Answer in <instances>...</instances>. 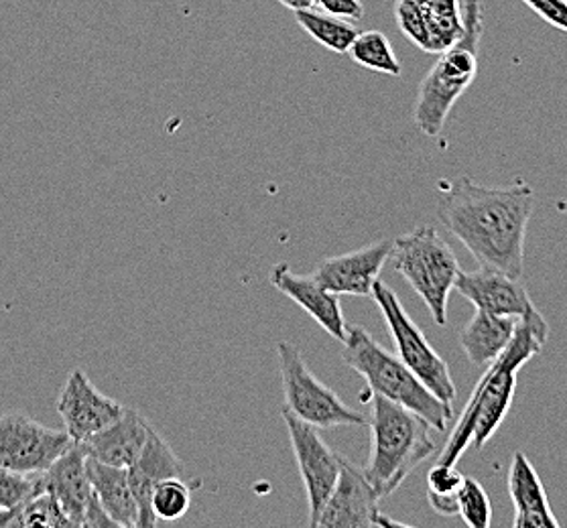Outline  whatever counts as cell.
<instances>
[{
  "mask_svg": "<svg viewBox=\"0 0 567 528\" xmlns=\"http://www.w3.org/2000/svg\"><path fill=\"white\" fill-rule=\"evenodd\" d=\"M533 208L535 191L525 182L488 187L462 175L445 187L437 216L481 267L523 279Z\"/></svg>",
  "mask_w": 567,
  "mask_h": 528,
  "instance_id": "cell-1",
  "label": "cell"
},
{
  "mask_svg": "<svg viewBox=\"0 0 567 528\" xmlns=\"http://www.w3.org/2000/svg\"><path fill=\"white\" fill-rule=\"evenodd\" d=\"M72 445L65 431L45 427L27 413L13 411L0 417V467L41 474Z\"/></svg>",
  "mask_w": 567,
  "mask_h": 528,
  "instance_id": "cell-10",
  "label": "cell"
},
{
  "mask_svg": "<svg viewBox=\"0 0 567 528\" xmlns=\"http://www.w3.org/2000/svg\"><path fill=\"white\" fill-rule=\"evenodd\" d=\"M189 506H192V488L182 478L163 479L151 498V510L159 522H173L184 518Z\"/></svg>",
  "mask_w": 567,
  "mask_h": 528,
  "instance_id": "cell-27",
  "label": "cell"
},
{
  "mask_svg": "<svg viewBox=\"0 0 567 528\" xmlns=\"http://www.w3.org/2000/svg\"><path fill=\"white\" fill-rule=\"evenodd\" d=\"M55 408L62 417L63 431L74 443H86L92 435L123 417L126 406L100 393L84 370H72L63 382Z\"/></svg>",
  "mask_w": 567,
  "mask_h": 528,
  "instance_id": "cell-13",
  "label": "cell"
},
{
  "mask_svg": "<svg viewBox=\"0 0 567 528\" xmlns=\"http://www.w3.org/2000/svg\"><path fill=\"white\" fill-rule=\"evenodd\" d=\"M372 299L381 309L384 321L391 330L395 342L396 356L420 379L437 398L447 405L456 401V382L452 379L450 366L444 358L435 352L420 325L409 318L408 311L401 306L395 291L381 279L372 287Z\"/></svg>",
  "mask_w": 567,
  "mask_h": 528,
  "instance_id": "cell-8",
  "label": "cell"
},
{
  "mask_svg": "<svg viewBox=\"0 0 567 528\" xmlns=\"http://www.w3.org/2000/svg\"><path fill=\"white\" fill-rule=\"evenodd\" d=\"M284 381L285 408L318 429L369 427V418L346 405L332 389L309 370L306 358L291 342L277 344Z\"/></svg>",
  "mask_w": 567,
  "mask_h": 528,
  "instance_id": "cell-7",
  "label": "cell"
},
{
  "mask_svg": "<svg viewBox=\"0 0 567 528\" xmlns=\"http://www.w3.org/2000/svg\"><path fill=\"white\" fill-rule=\"evenodd\" d=\"M464 33L440 53L430 74L423 77L415 99L413 121L421 133L435 138L444 131L457 100L466 94L481 65L482 0H464Z\"/></svg>",
  "mask_w": 567,
  "mask_h": 528,
  "instance_id": "cell-4",
  "label": "cell"
},
{
  "mask_svg": "<svg viewBox=\"0 0 567 528\" xmlns=\"http://www.w3.org/2000/svg\"><path fill=\"white\" fill-rule=\"evenodd\" d=\"M151 423L133 408H124L123 417L92 435L84 445L86 454L114 467L133 466L147 443Z\"/></svg>",
  "mask_w": 567,
  "mask_h": 528,
  "instance_id": "cell-20",
  "label": "cell"
},
{
  "mask_svg": "<svg viewBox=\"0 0 567 528\" xmlns=\"http://www.w3.org/2000/svg\"><path fill=\"white\" fill-rule=\"evenodd\" d=\"M348 55L352 62L367 68L370 72L391 75V77H401L403 74V65L399 62L391 41L381 31L358 33L348 50Z\"/></svg>",
  "mask_w": 567,
  "mask_h": 528,
  "instance_id": "cell-25",
  "label": "cell"
},
{
  "mask_svg": "<svg viewBox=\"0 0 567 528\" xmlns=\"http://www.w3.org/2000/svg\"><path fill=\"white\" fill-rule=\"evenodd\" d=\"M296 19L309 38L333 53H348L352 41L360 33L357 27L352 25V21H344L316 9L297 11Z\"/></svg>",
  "mask_w": 567,
  "mask_h": 528,
  "instance_id": "cell-24",
  "label": "cell"
},
{
  "mask_svg": "<svg viewBox=\"0 0 567 528\" xmlns=\"http://www.w3.org/2000/svg\"><path fill=\"white\" fill-rule=\"evenodd\" d=\"M396 25L425 53H442L464 33L460 0H396Z\"/></svg>",
  "mask_w": 567,
  "mask_h": 528,
  "instance_id": "cell-12",
  "label": "cell"
},
{
  "mask_svg": "<svg viewBox=\"0 0 567 528\" xmlns=\"http://www.w3.org/2000/svg\"><path fill=\"white\" fill-rule=\"evenodd\" d=\"M323 13L333 14L344 21H360L364 17L362 0H316Z\"/></svg>",
  "mask_w": 567,
  "mask_h": 528,
  "instance_id": "cell-31",
  "label": "cell"
},
{
  "mask_svg": "<svg viewBox=\"0 0 567 528\" xmlns=\"http://www.w3.org/2000/svg\"><path fill=\"white\" fill-rule=\"evenodd\" d=\"M520 318L513 315H496L476 309L474 318L460 333V345L470 362L478 369H486L491 362L505 352Z\"/></svg>",
  "mask_w": 567,
  "mask_h": 528,
  "instance_id": "cell-21",
  "label": "cell"
},
{
  "mask_svg": "<svg viewBox=\"0 0 567 528\" xmlns=\"http://www.w3.org/2000/svg\"><path fill=\"white\" fill-rule=\"evenodd\" d=\"M547 25L567 33V0H523Z\"/></svg>",
  "mask_w": 567,
  "mask_h": 528,
  "instance_id": "cell-30",
  "label": "cell"
},
{
  "mask_svg": "<svg viewBox=\"0 0 567 528\" xmlns=\"http://www.w3.org/2000/svg\"><path fill=\"white\" fill-rule=\"evenodd\" d=\"M86 449L82 443H74L65 454L60 455L43 474V491L51 494L60 504L63 515L74 527H84L87 503L92 498V484L87 476Z\"/></svg>",
  "mask_w": 567,
  "mask_h": 528,
  "instance_id": "cell-18",
  "label": "cell"
},
{
  "mask_svg": "<svg viewBox=\"0 0 567 528\" xmlns=\"http://www.w3.org/2000/svg\"><path fill=\"white\" fill-rule=\"evenodd\" d=\"M508 494L515 506V528H559V520L551 513L547 491L529 457L517 452L508 469Z\"/></svg>",
  "mask_w": 567,
  "mask_h": 528,
  "instance_id": "cell-19",
  "label": "cell"
},
{
  "mask_svg": "<svg viewBox=\"0 0 567 528\" xmlns=\"http://www.w3.org/2000/svg\"><path fill=\"white\" fill-rule=\"evenodd\" d=\"M393 240H379L338 257L323 258L313 277L336 296H372L384 262L391 257Z\"/></svg>",
  "mask_w": 567,
  "mask_h": 528,
  "instance_id": "cell-14",
  "label": "cell"
},
{
  "mask_svg": "<svg viewBox=\"0 0 567 528\" xmlns=\"http://www.w3.org/2000/svg\"><path fill=\"white\" fill-rule=\"evenodd\" d=\"M84 528H118V525L112 520L104 506L100 504L96 494L92 490V498L87 503L86 516H84Z\"/></svg>",
  "mask_w": 567,
  "mask_h": 528,
  "instance_id": "cell-32",
  "label": "cell"
},
{
  "mask_svg": "<svg viewBox=\"0 0 567 528\" xmlns=\"http://www.w3.org/2000/svg\"><path fill=\"white\" fill-rule=\"evenodd\" d=\"M269 281L277 291H281L285 297H289L296 306L303 309L311 320L320 323L333 340L344 344L348 323L340 306V296L321 287L313 275H297L285 262L272 267Z\"/></svg>",
  "mask_w": 567,
  "mask_h": 528,
  "instance_id": "cell-15",
  "label": "cell"
},
{
  "mask_svg": "<svg viewBox=\"0 0 567 528\" xmlns=\"http://www.w3.org/2000/svg\"><path fill=\"white\" fill-rule=\"evenodd\" d=\"M281 4H284L285 9H289V11H308V9H313L316 7V0H279Z\"/></svg>",
  "mask_w": 567,
  "mask_h": 528,
  "instance_id": "cell-33",
  "label": "cell"
},
{
  "mask_svg": "<svg viewBox=\"0 0 567 528\" xmlns=\"http://www.w3.org/2000/svg\"><path fill=\"white\" fill-rule=\"evenodd\" d=\"M457 516L470 528H491L493 504L478 479L464 478L457 494Z\"/></svg>",
  "mask_w": 567,
  "mask_h": 528,
  "instance_id": "cell-28",
  "label": "cell"
},
{
  "mask_svg": "<svg viewBox=\"0 0 567 528\" xmlns=\"http://www.w3.org/2000/svg\"><path fill=\"white\" fill-rule=\"evenodd\" d=\"M72 520L63 515L55 498L41 491L13 510H0V528H68Z\"/></svg>",
  "mask_w": 567,
  "mask_h": 528,
  "instance_id": "cell-23",
  "label": "cell"
},
{
  "mask_svg": "<svg viewBox=\"0 0 567 528\" xmlns=\"http://www.w3.org/2000/svg\"><path fill=\"white\" fill-rule=\"evenodd\" d=\"M87 476L92 490L118 528H138V508L128 484L124 467L102 464L94 457H86Z\"/></svg>",
  "mask_w": 567,
  "mask_h": 528,
  "instance_id": "cell-22",
  "label": "cell"
},
{
  "mask_svg": "<svg viewBox=\"0 0 567 528\" xmlns=\"http://www.w3.org/2000/svg\"><path fill=\"white\" fill-rule=\"evenodd\" d=\"M184 469V462L175 455L172 445L151 427L143 452L136 457L135 464L126 469L138 508V528L155 527L159 522L151 510L153 491L163 479L182 478Z\"/></svg>",
  "mask_w": 567,
  "mask_h": 528,
  "instance_id": "cell-16",
  "label": "cell"
},
{
  "mask_svg": "<svg viewBox=\"0 0 567 528\" xmlns=\"http://www.w3.org/2000/svg\"><path fill=\"white\" fill-rule=\"evenodd\" d=\"M547 338L549 323L537 309H530L527 315L518 320L511 344L486 366L474 393L470 394L468 405L464 406L462 417L457 418L444 452L437 457V464L456 466L457 459L466 454L470 445L482 449L493 439L513 406L518 370L530 358L542 354Z\"/></svg>",
  "mask_w": 567,
  "mask_h": 528,
  "instance_id": "cell-2",
  "label": "cell"
},
{
  "mask_svg": "<svg viewBox=\"0 0 567 528\" xmlns=\"http://www.w3.org/2000/svg\"><path fill=\"white\" fill-rule=\"evenodd\" d=\"M43 474V472H41ZM41 474L0 467V510H13L43 491Z\"/></svg>",
  "mask_w": 567,
  "mask_h": 528,
  "instance_id": "cell-29",
  "label": "cell"
},
{
  "mask_svg": "<svg viewBox=\"0 0 567 528\" xmlns=\"http://www.w3.org/2000/svg\"><path fill=\"white\" fill-rule=\"evenodd\" d=\"M281 415H284L285 427L289 433L293 454H296L299 474H301L306 491H308L309 527L316 528L321 508H323V504L328 503V498L340 478L344 455L333 452L332 447L321 439L318 427L297 418L285 406Z\"/></svg>",
  "mask_w": 567,
  "mask_h": 528,
  "instance_id": "cell-9",
  "label": "cell"
},
{
  "mask_svg": "<svg viewBox=\"0 0 567 528\" xmlns=\"http://www.w3.org/2000/svg\"><path fill=\"white\" fill-rule=\"evenodd\" d=\"M369 427L372 429V452L362 474L383 500L433 454V427L417 413L381 394H372Z\"/></svg>",
  "mask_w": 567,
  "mask_h": 528,
  "instance_id": "cell-3",
  "label": "cell"
},
{
  "mask_svg": "<svg viewBox=\"0 0 567 528\" xmlns=\"http://www.w3.org/2000/svg\"><path fill=\"white\" fill-rule=\"evenodd\" d=\"M454 289L474 308L496 315L523 318L535 308L520 279L486 267L478 271L457 272Z\"/></svg>",
  "mask_w": 567,
  "mask_h": 528,
  "instance_id": "cell-17",
  "label": "cell"
},
{
  "mask_svg": "<svg viewBox=\"0 0 567 528\" xmlns=\"http://www.w3.org/2000/svg\"><path fill=\"white\" fill-rule=\"evenodd\" d=\"M391 260L411 289L427 306L437 325L447 323V301L456 284V255L433 226H420L393 240Z\"/></svg>",
  "mask_w": 567,
  "mask_h": 528,
  "instance_id": "cell-6",
  "label": "cell"
},
{
  "mask_svg": "<svg viewBox=\"0 0 567 528\" xmlns=\"http://www.w3.org/2000/svg\"><path fill=\"white\" fill-rule=\"evenodd\" d=\"M464 474L456 466L435 464L427 474V503L440 516H457V494L464 484Z\"/></svg>",
  "mask_w": 567,
  "mask_h": 528,
  "instance_id": "cell-26",
  "label": "cell"
},
{
  "mask_svg": "<svg viewBox=\"0 0 567 528\" xmlns=\"http://www.w3.org/2000/svg\"><path fill=\"white\" fill-rule=\"evenodd\" d=\"M342 360L367 381L372 394H381L425 418L435 431H447L454 415L452 405L437 398L423 382L379 344L364 328L348 325Z\"/></svg>",
  "mask_w": 567,
  "mask_h": 528,
  "instance_id": "cell-5",
  "label": "cell"
},
{
  "mask_svg": "<svg viewBox=\"0 0 567 528\" xmlns=\"http://www.w3.org/2000/svg\"><path fill=\"white\" fill-rule=\"evenodd\" d=\"M379 494L372 490L362 469L342 457V472L328 503L321 508L316 528H386L405 527L386 518L379 508Z\"/></svg>",
  "mask_w": 567,
  "mask_h": 528,
  "instance_id": "cell-11",
  "label": "cell"
}]
</instances>
